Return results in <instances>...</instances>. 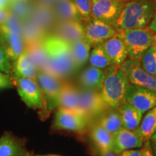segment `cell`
<instances>
[{"label": "cell", "instance_id": "obj_1", "mask_svg": "<svg viewBox=\"0 0 156 156\" xmlns=\"http://www.w3.org/2000/svg\"><path fill=\"white\" fill-rule=\"evenodd\" d=\"M41 44L47 58V66L44 71L62 80L77 71L72 56L69 43L51 33L44 37Z\"/></svg>", "mask_w": 156, "mask_h": 156}, {"label": "cell", "instance_id": "obj_2", "mask_svg": "<svg viewBox=\"0 0 156 156\" xmlns=\"http://www.w3.org/2000/svg\"><path fill=\"white\" fill-rule=\"evenodd\" d=\"M156 13V0H129L112 26L116 31L147 27Z\"/></svg>", "mask_w": 156, "mask_h": 156}, {"label": "cell", "instance_id": "obj_3", "mask_svg": "<svg viewBox=\"0 0 156 156\" xmlns=\"http://www.w3.org/2000/svg\"><path fill=\"white\" fill-rule=\"evenodd\" d=\"M129 84L127 78L119 69V66L111 65L106 68L101 93L111 108H116L125 102Z\"/></svg>", "mask_w": 156, "mask_h": 156}, {"label": "cell", "instance_id": "obj_4", "mask_svg": "<svg viewBox=\"0 0 156 156\" xmlns=\"http://www.w3.org/2000/svg\"><path fill=\"white\" fill-rule=\"evenodd\" d=\"M125 44L127 56L140 61L142 56L155 44L156 34L148 27L116 31Z\"/></svg>", "mask_w": 156, "mask_h": 156}, {"label": "cell", "instance_id": "obj_5", "mask_svg": "<svg viewBox=\"0 0 156 156\" xmlns=\"http://www.w3.org/2000/svg\"><path fill=\"white\" fill-rule=\"evenodd\" d=\"M0 37L11 62H14L25 48L22 35V22L10 13L3 25H0Z\"/></svg>", "mask_w": 156, "mask_h": 156}, {"label": "cell", "instance_id": "obj_6", "mask_svg": "<svg viewBox=\"0 0 156 156\" xmlns=\"http://www.w3.org/2000/svg\"><path fill=\"white\" fill-rule=\"evenodd\" d=\"M13 80L18 94L25 104L29 108L38 111L42 118L47 117L50 112L36 80L22 77L13 78Z\"/></svg>", "mask_w": 156, "mask_h": 156}, {"label": "cell", "instance_id": "obj_7", "mask_svg": "<svg viewBox=\"0 0 156 156\" xmlns=\"http://www.w3.org/2000/svg\"><path fill=\"white\" fill-rule=\"evenodd\" d=\"M36 82L44 95L48 112L58 108L63 80L44 70H38Z\"/></svg>", "mask_w": 156, "mask_h": 156}, {"label": "cell", "instance_id": "obj_8", "mask_svg": "<svg viewBox=\"0 0 156 156\" xmlns=\"http://www.w3.org/2000/svg\"><path fill=\"white\" fill-rule=\"evenodd\" d=\"M119 69L130 84L156 91V77L147 73L139 60L129 58L119 65Z\"/></svg>", "mask_w": 156, "mask_h": 156}, {"label": "cell", "instance_id": "obj_9", "mask_svg": "<svg viewBox=\"0 0 156 156\" xmlns=\"http://www.w3.org/2000/svg\"><path fill=\"white\" fill-rule=\"evenodd\" d=\"M79 99L82 112L90 121L112 108L103 98L101 91L79 88Z\"/></svg>", "mask_w": 156, "mask_h": 156}, {"label": "cell", "instance_id": "obj_10", "mask_svg": "<svg viewBox=\"0 0 156 156\" xmlns=\"http://www.w3.org/2000/svg\"><path fill=\"white\" fill-rule=\"evenodd\" d=\"M125 102L130 103L144 114L156 106V91L129 84Z\"/></svg>", "mask_w": 156, "mask_h": 156}, {"label": "cell", "instance_id": "obj_11", "mask_svg": "<svg viewBox=\"0 0 156 156\" xmlns=\"http://www.w3.org/2000/svg\"><path fill=\"white\" fill-rule=\"evenodd\" d=\"M91 17L113 25L121 14L126 2L116 0H90Z\"/></svg>", "mask_w": 156, "mask_h": 156}, {"label": "cell", "instance_id": "obj_12", "mask_svg": "<svg viewBox=\"0 0 156 156\" xmlns=\"http://www.w3.org/2000/svg\"><path fill=\"white\" fill-rule=\"evenodd\" d=\"M89 119L77 113L57 108L54 116L53 127L58 130L69 132H83L87 126Z\"/></svg>", "mask_w": 156, "mask_h": 156}, {"label": "cell", "instance_id": "obj_13", "mask_svg": "<svg viewBox=\"0 0 156 156\" xmlns=\"http://www.w3.org/2000/svg\"><path fill=\"white\" fill-rule=\"evenodd\" d=\"M85 40L91 46L103 44L116 32L112 25L92 17L85 23Z\"/></svg>", "mask_w": 156, "mask_h": 156}, {"label": "cell", "instance_id": "obj_14", "mask_svg": "<svg viewBox=\"0 0 156 156\" xmlns=\"http://www.w3.org/2000/svg\"><path fill=\"white\" fill-rule=\"evenodd\" d=\"M114 144V153L120 155L123 151L141 148L144 140L138 129L135 130L122 128L119 131L113 134Z\"/></svg>", "mask_w": 156, "mask_h": 156}, {"label": "cell", "instance_id": "obj_15", "mask_svg": "<svg viewBox=\"0 0 156 156\" xmlns=\"http://www.w3.org/2000/svg\"><path fill=\"white\" fill-rule=\"evenodd\" d=\"M52 34L69 44L83 40L85 39V23L77 20L58 22L52 30Z\"/></svg>", "mask_w": 156, "mask_h": 156}, {"label": "cell", "instance_id": "obj_16", "mask_svg": "<svg viewBox=\"0 0 156 156\" xmlns=\"http://www.w3.org/2000/svg\"><path fill=\"white\" fill-rule=\"evenodd\" d=\"M57 108L71 111L85 116L82 112L80 105L79 88L73 83L63 81Z\"/></svg>", "mask_w": 156, "mask_h": 156}, {"label": "cell", "instance_id": "obj_17", "mask_svg": "<svg viewBox=\"0 0 156 156\" xmlns=\"http://www.w3.org/2000/svg\"><path fill=\"white\" fill-rule=\"evenodd\" d=\"M28 153L24 140L7 132L0 136V156H27Z\"/></svg>", "mask_w": 156, "mask_h": 156}, {"label": "cell", "instance_id": "obj_18", "mask_svg": "<svg viewBox=\"0 0 156 156\" xmlns=\"http://www.w3.org/2000/svg\"><path fill=\"white\" fill-rule=\"evenodd\" d=\"M101 44L110 58L112 65L119 66L126 59L127 51L126 46L117 32Z\"/></svg>", "mask_w": 156, "mask_h": 156}, {"label": "cell", "instance_id": "obj_19", "mask_svg": "<svg viewBox=\"0 0 156 156\" xmlns=\"http://www.w3.org/2000/svg\"><path fill=\"white\" fill-rule=\"evenodd\" d=\"M30 19H32L47 34L52 33V30L57 23L53 7L41 5L35 2Z\"/></svg>", "mask_w": 156, "mask_h": 156}, {"label": "cell", "instance_id": "obj_20", "mask_svg": "<svg viewBox=\"0 0 156 156\" xmlns=\"http://www.w3.org/2000/svg\"><path fill=\"white\" fill-rule=\"evenodd\" d=\"M38 72V67L27 53L25 48L23 53L12 64L13 78H29L36 80Z\"/></svg>", "mask_w": 156, "mask_h": 156}, {"label": "cell", "instance_id": "obj_21", "mask_svg": "<svg viewBox=\"0 0 156 156\" xmlns=\"http://www.w3.org/2000/svg\"><path fill=\"white\" fill-rule=\"evenodd\" d=\"M104 79V71L92 66L85 68L79 77V82L83 88L101 91Z\"/></svg>", "mask_w": 156, "mask_h": 156}, {"label": "cell", "instance_id": "obj_22", "mask_svg": "<svg viewBox=\"0 0 156 156\" xmlns=\"http://www.w3.org/2000/svg\"><path fill=\"white\" fill-rule=\"evenodd\" d=\"M53 9L58 22L77 20L83 22L73 0H57Z\"/></svg>", "mask_w": 156, "mask_h": 156}, {"label": "cell", "instance_id": "obj_23", "mask_svg": "<svg viewBox=\"0 0 156 156\" xmlns=\"http://www.w3.org/2000/svg\"><path fill=\"white\" fill-rule=\"evenodd\" d=\"M116 108L122 118L123 127L129 130H135L139 127L143 116L142 112L127 102L122 103Z\"/></svg>", "mask_w": 156, "mask_h": 156}, {"label": "cell", "instance_id": "obj_24", "mask_svg": "<svg viewBox=\"0 0 156 156\" xmlns=\"http://www.w3.org/2000/svg\"><path fill=\"white\" fill-rule=\"evenodd\" d=\"M90 136L94 142L95 147L112 152L114 151L113 135L104 129L100 124H96L93 126L90 132Z\"/></svg>", "mask_w": 156, "mask_h": 156}, {"label": "cell", "instance_id": "obj_25", "mask_svg": "<svg viewBox=\"0 0 156 156\" xmlns=\"http://www.w3.org/2000/svg\"><path fill=\"white\" fill-rule=\"evenodd\" d=\"M47 34L32 19L22 22V35L25 46L41 42Z\"/></svg>", "mask_w": 156, "mask_h": 156}, {"label": "cell", "instance_id": "obj_26", "mask_svg": "<svg viewBox=\"0 0 156 156\" xmlns=\"http://www.w3.org/2000/svg\"><path fill=\"white\" fill-rule=\"evenodd\" d=\"M90 49L91 46L85 39L70 44L72 56L77 69L81 68L88 61Z\"/></svg>", "mask_w": 156, "mask_h": 156}, {"label": "cell", "instance_id": "obj_27", "mask_svg": "<svg viewBox=\"0 0 156 156\" xmlns=\"http://www.w3.org/2000/svg\"><path fill=\"white\" fill-rule=\"evenodd\" d=\"M98 124L112 135L123 127L122 118L117 108H110L101 115Z\"/></svg>", "mask_w": 156, "mask_h": 156}, {"label": "cell", "instance_id": "obj_28", "mask_svg": "<svg viewBox=\"0 0 156 156\" xmlns=\"http://www.w3.org/2000/svg\"><path fill=\"white\" fill-rule=\"evenodd\" d=\"M34 7V0H11L8 10L21 22L30 19Z\"/></svg>", "mask_w": 156, "mask_h": 156}, {"label": "cell", "instance_id": "obj_29", "mask_svg": "<svg viewBox=\"0 0 156 156\" xmlns=\"http://www.w3.org/2000/svg\"><path fill=\"white\" fill-rule=\"evenodd\" d=\"M137 129L145 141L151 140L156 132V106L147 112Z\"/></svg>", "mask_w": 156, "mask_h": 156}, {"label": "cell", "instance_id": "obj_30", "mask_svg": "<svg viewBox=\"0 0 156 156\" xmlns=\"http://www.w3.org/2000/svg\"><path fill=\"white\" fill-rule=\"evenodd\" d=\"M25 51L36 64L38 70H46L47 66V58L42 46L41 41L26 45Z\"/></svg>", "mask_w": 156, "mask_h": 156}, {"label": "cell", "instance_id": "obj_31", "mask_svg": "<svg viewBox=\"0 0 156 156\" xmlns=\"http://www.w3.org/2000/svg\"><path fill=\"white\" fill-rule=\"evenodd\" d=\"M88 60L90 66L100 69H106L109 66L112 65V62L103 48L102 44L94 46L90 54Z\"/></svg>", "mask_w": 156, "mask_h": 156}, {"label": "cell", "instance_id": "obj_32", "mask_svg": "<svg viewBox=\"0 0 156 156\" xmlns=\"http://www.w3.org/2000/svg\"><path fill=\"white\" fill-rule=\"evenodd\" d=\"M142 68L150 75L156 77V48L155 45L150 47L144 53L140 59Z\"/></svg>", "mask_w": 156, "mask_h": 156}, {"label": "cell", "instance_id": "obj_33", "mask_svg": "<svg viewBox=\"0 0 156 156\" xmlns=\"http://www.w3.org/2000/svg\"><path fill=\"white\" fill-rule=\"evenodd\" d=\"M78 12L81 15L83 22H86L91 18L90 0H73Z\"/></svg>", "mask_w": 156, "mask_h": 156}, {"label": "cell", "instance_id": "obj_34", "mask_svg": "<svg viewBox=\"0 0 156 156\" xmlns=\"http://www.w3.org/2000/svg\"><path fill=\"white\" fill-rule=\"evenodd\" d=\"M0 72L10 75L12 73L11 61L7 56V52L4 46L0 37Z\"/></svg>", "mask_w": 156, "mask_h": 156}, {"label": "cell", "instance_id": "obj_35", "mask_svg": "<svg viewBox=\"0 0 156 156\" xmlns=\"http://www.w3.org/2000/svg\"><path fill=\"white\" fill-rule=\"evenodd\" d=\"M15 86L14 80L8 74L0 72V90L9 88Z\"/></svg>", "mask_w": 156, "mask_h": 156}, {"label": "cell", "instance_id": "obj_36", "mask_svg": "<svg viewBox=\"0 0 156 156\" xmlns=\"http://www.w3.org/2000/svg\"><path fill=\"white\" fill-rule=\"evenodd\" d=\"M140 150H141L142 156H155L153 149H152L151 140H146V141L144 142L143 145H142Z\"/></svg>", "mask_w": 156, "mask_h": 156}, {"label": "cell", "instance_id": "obj_37", "mask_svg": "<svg viewBox=\"0 0 156 156\" xmlns=\"http://www.w3.org/2000/svg\"><path fill=\"white\" fill-rule=\"evenodd\" d=\"M95 152H96V154L98 156H120L118 154L114 153V152L107 151V150H103V149H100V148L95 147Z\"/></svg>", "mask_w": 156, "mask_h": 156}, {"label": "cell", "instance_id": "obj_38", "mask_svg": "<svg viewBox=\"0 0 156 156\" xmlns=\"http://www.w3.org/2000/svg\"><path fill=\"white\" fill-rule=\"evenodd\" d=\"M120 156H142L141 150L132 149L129 151H123L119 155Z\"/></svg>", "mask_w": 156, "mask_h": 156}, {"label": "cell", "instance_id": "obj_39", "mask_svg": "<svg viewBox=\"0 0 156 156\" xmlns=\"http://www.w3.org/2000/svg\"><path fill=\"white\" fill-rule=\"evenodd\" d=\"M10 12L8 9H0V25H3L8 18Z\"/></svg>", "mask_w": 156, "mask_h": 156}, {"label": "cell", "instance_id": "obj_40", "mask_svg": "<svg viewBox=\"0 0 156 156\" xmlns=\"http://www.w3.org/2000/svg\"><path fill=\"white\" fill-rule=\"evenodd\" d=\"M57 0H34L35 2L41 4V5L48 6V7H53L54 5H55Z\"/></svg>", "mask_w": 156, "mask_h": 156}, {"label": "cell", "instance_id": "obj_41", "mask_svg": "<svg viewBox=\"0 0 156 156\" xmlns=\"http://www.w3.org/2000/svg\"><path fill=\"white\" fill-rule=\"evenodd\" d=\"M147 27L153 31L154 34H156V13L153 16V19H152V20L151 21V23H150V24Z\"/></svg>", "mask_w": 156, "mask_h": 156}, {"label": "cell", "instance_id": "obj_42", "mask_svg": "<svg viewBox=\"0 0 156 156\" xmlns=\"http://www.w3.org/2000/svg\"><path fill=\"white\" fill-rule=\"evenodd\" d=\"M11 0H0V9H8Z\"/></svg>", "mask_w": 156, "mask_h": 156}, {"label": "cell", "instance_id": "obj_43", "mask_svg": "<svg viewBox=\"0 0 156 156\" xmlns=\"http://www.w3.org/2000/svg\"><path fill=\"white\" fill-rule=\"evenodd\" d=\"M151 145H152V149H153L154 155L156 156V142L153 141V140H151Z\"/></svg>", "mask_w": 156, "mask_h": 156}, {"label": "cell", "instance_id": "obj_44", "mask_svg": "<svg viewBox=\"0 0 156 156\" xmlns=\"http://www.w3.org/2000/svg\"><path fill=\"white\" fill-rule=\"evenodd\" d=\"M151 140H153V141H155V142H156V135H155V134H153V135L151 136Z\"/></svg>", "mask_w": 156, "mask_h": 156}, {"label": "cell", "instance_id": "obj_45", "mask_svg": "<svg viewBox=\"0 0 156 156\" xmlns=\"http://www.w3.org/2000/svg\"><path fill=\"white\" fill-rule=\"evenodd\" d=\"M37 156H59V155H37Z\"/></svg>", "mask_w": 156, "mask_h": 156}, {"label": "cell", "instance_id": "obj_46", "mask_svg": "<svg viewBox=\"0 0 156 156\" xmlns=\"http://www.w3.org/2000/svg\"><path fill=\"white\" fill-rule=\"evenodd\" d=\"M27 156H36V155H34V154H33V153H29L28 154V155H27Z\"/></svg>", "mask_w": 156, "mask_h": 156}, {"label": "cell", "instance_id": "obj_47", "mask_svg": "<svg viewBox=\"0 0 156 156\" xmlns=\"http://www.w3.org/2000/svg\"><path fill=\"white\" fill-rule=\"evenodd\" d=\"M116 1H120V2H128L129 0H116Z\"/></svg>", "mask_w": 156, "mask_h": 156}, {"label": "cell", "instance_id": "obj_48", "mask_svg": "<svg viewBox=\"0 0 156 156\" xmlns=\"http://www.w3.org/2000/svg\"><path fill=\"white\" fill-rule=\"evenodd\" d=\"M154 45H155V47L156 48V38H155V44H154Z\"/></svg>", "mask_w": 156, "mask_h": 156}, {"label": "cell", "instance_id": "obj_49", "mask_svg": "<svg viewBox=\"0 0 156 156\" xmlns=\"http://www.w3.org/2000/svg\"><path fill=\"white\" fill-rule=\"evenodd\" d=\"M154 134H155V135H156V132H155V133H154Z\"/></svg>", "mask_w": 156, "mask_h": 156}]
</instances>
